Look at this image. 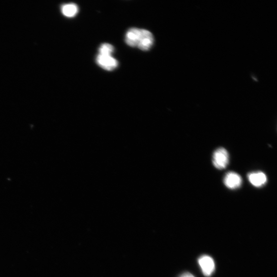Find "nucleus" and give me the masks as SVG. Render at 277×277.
Here are the masks:
<instances>
[{
  "instance_id": "1",
  "label": "nucleus",
  "mask_w": 277,
  "mask_h": 277,
  "mask_svg": "<svg viewBox=\"0 0 277 277\" xmlns=\"http://www.w3.org/2000/svg\"><path fill=\"white\" fill-rule=\"evenodd\" d=\"M229 154L227 151L222 148L216 150L213 155V163L218 170L224 169L228 164Z\"/></svg>"
},
{
  "instance_id": "2",
  "label": "nucleus",
  "mask_w": 277,
  "mask_h": 277,
  "mask_svg": "<svg viewBox=\"0 0 277 277\" xmlns=\"http://www.w3.org/2000/svg\"><path fill=\"white\" fill-rule=\"evenodd\" d=\"M154 41L153 35L150 31L141 30L140 38L137 47L142 51H148L151 49Z\"/></svg>"
},
{
  "instance_id": "3",
  "label": "nucleus",
  "mask_w": 277,
  "mask_h": 277,
  "mask_svg": "<svg viewBox=\"0 0 277 277\" xmlns=\"http://www.w3.org/2000/svg\"><path fill=\"white\" fill-rule=\"evenodd\" d=\"M198 263L204 276L210 277L214 272L215 264L212 257L207 255L202 256L199 258Z\"/></svg>"
},
{
  "instance_id": "4",
  "label": "nucleus",
  "mask_w": 277,
  "mask_h": 277,
  "mask_svg": "<svg viewBox=\"0 0 277 277\" xmlns=\"http://www.w3.org/2000/svg\"><path fill=\"white\" fill-rule=\"evenodd\" d=\"M243 180L238 174L230 172L226 174L224 178V184L229 189H235L242 185Z\"/></svg>"
},
{
  "instance_id": "5",
  "label": "nucleus",
  "mask_w": 277,
  "mask_h": 277,
  "mask_svg": "<svg viewBox=\"0 0 277 277\" xmlns=\"http://www.w3.org/2000/svg\"><path fill=\"white\" fill-rule=\"evenodd\" d=\"M96 62L101 67L108 71L116 69L118 65L117 60L112 56L98 55L96 59Z\"/></svg>"
},
{
  "instance_id": "6",
  "label": "nucleus",
  "mask_w": 277,
  "mask_h": 277,
  "mask_svg": "<svg viewBox=\"0 0 277 277\" xmlns=\"http://www.w3.org/2000/svg\"><path fill=\"white\" fill-rule=\"evenodd\" d=\"M249 183L256 187L263 186L267 182V177L261 172H252L248 175Z\"/></svg>"
},
{
  "instance_id": "7",
  "label": "nucleus",
  "mask_w": 277,
  "mask_h": 277,
  "mask_svg": "<svg viewBox=\"0 0 277 277\" xmlns=\"http://www.w3.org/2000/svg\"><path fill=\"white\" fill-rule=\"evenodd\" d=\"M141 30L136 28L129 29L126 34L125 42L126 44L132 47L137 46L140 38Z\"/></svg>"
},
{
  "instance_id": "8",
  "label": "nucleus",
  "mask_w": 277,
  "mask_h": 277,
  "mask_svg": "<svg viewBox=\"0 0 277 277\" xmlns=\"http://www.w3.org/2000/svg\"><path fill=\"white\" fill-rule=\"evenodd\" d=\"M63 14L67 17H75L78 12V7L75 4H67L62 7Z\"/></svg>"
},
{
  "instance_id": "9",
  "label": "nucleus",
  "mask_w": 277,
  "mask_h": 277,
  "mask_svg": "<svg viewBox=\"0 0 277 277\" xmlns=\"http://www.w3.org/2000/svg\"><path fill=\"white\" fill-rule=\"evenodd\" d=\"M114 52V47L113 45L108 43H104L102 44L99 48V55L105 56H112Z\"/></svg>"
},
{
  "instance_id": "10",
  "label": "nucleus",
  "mask_w": 277,
  "mask_h": 277,
  "mask_svg": "<svg viewBox=\"0 0 277 277\" xmlns=\"http://www.w3.org/2000/svg\"><path fill=\"white\" fill-rule=\"evenodd\" d=\"M180 277H195L189 273H186L181 276Z\"/></svg>"
}]
</instances>
